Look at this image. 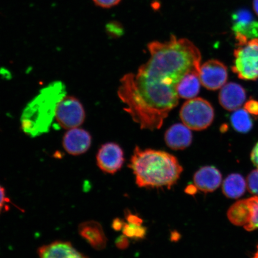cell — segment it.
<instances>
[{
	"mask_svg": "<svg viewBox=\"0 0 258 258\" xmlns=\"http://www.w3.org/2000/svg\"><path fill=\"white\" fill-rule=\"evenodd\" d=\"M148 49L149 59L137 73L122 77L118 95L133 120L153 131L178 105L177 86L187 74L199 72L202 54L191 41L174 35L169 41L148 44Z\"/></svg>",
	"mask_w": 258,
	"mask_h": 258,
	"instance_id": "cell-1",
	"label": "cell"
},
{
	"mask_svg": "<svg viewBox=\"0 0 258 258\" xmlns=\"http://www.w3.org/2000/svg\"><path fill=\"white\" fill-rule=\"evenodd\" d=\"M128 167L133 170L138 186L170 188L183 171L176 157L164 151L135 148Z\"/></svg>",
	"mask_w": 258,
	"mask_h": 258,
	"instance_id": "cell-2",
	"label": "cell"
},
{
	"mask_svg": "<svg viewBox=\"0 0 258 258\" xmlns=\"http://www.w3.org/2000/svg\"><path fill=\"white\" fill-rule=\"evenodd\" d=\"M66 93L61 82H54L43 89L25 109L22 117V128L31 137L46 133L55 117L58 103Z\"/></svg>",
	"mask_w": 258,
	"mask_h": 258,
	"instance_id": "cell-3",
	"label": "cell"
},
{
	"mask_svg": "<svg viewBox=\"0 0 258 258\" xmlns=\"http://www.w3.org/2000/svg\"><path fill=\"white\" fill-rule=\"evenodd\" d=\"M179 115L186 126L191 130L201 131L212 124L215 112L211 103L201 98H195L183 104Z\"/></svg>",
	"mask_w": 258,
	"mask_h": 258,
	"instance_id": "cell-4",
	"label": "cell"
},
{
	"mask_svg": "<svg viewBox=\"0 0 258 258\" xmlns=\"http://www.w3.org/2000/svg\"><path fill=\"white\" fill-rule=\"evenodd\" d=\"M234 56L232 71L238 78L250 81L258 79V38L238 46Z\"/></svg>",
	"mask_w": 258,
	"mask_h": 258,
	"instance_id": "cell-5",
	"label": "cell"
},
{
	"mask_svg": "<svg viewBox=\"0 0 258 258\" xmlns=\"http://www.w3.org/2000/svg\"><path fill=\"white\" fill-rule=\"evenodd\" d=\"M55 118L58 123L64 128L78 127L85 120V108L76 97L64 96L57 104Z\"/></svg>",
	"mask_w": 258,
	"mask_h": 258,
	"instance_id": "cell-6",
	"label": "cell"
},
{
	"mask_svg": "<svg viewBox=\"0 0 258 258\" xmlns=\"http://www.w3.org/2000/svg\"><path fill=\"white\" fill-rule=\"evenodd\" d=\"M233 28L238 46L258 38V21L250 12L246 9L240 10L232 15Z\"/></svg>",
	"mask_w": 258,
	"mask_h": 258,
	"instance_id": "cell-7",
	"label": "cell"
},
{
	"mask_svg": "<svg viewBox=\"0 0 258 258\" xmlns=\"http://www.w3.org/2000/svg\"><path fill=\"white\" fill-rule=\"evenodd\" d=\"M227 67L217 59L209 60L201 64L199 77L202 85L209 90L221 89L228 80Z\"/></svg>",
	"mask_w": 258,
	"mask_h": 258,
	"instance_id": "cell-8",
	"label": "cell"
},
{
	"mask_svg": "<svg viewBox=\"0 0 258 258\" xmlns=\"http://www.w3.org/2000/svg\"><path fill=\"white\" fill-rule=\"evenodd\" d=\"M97 165L102 172L114 174L124 162V153L120 145L114 143L102 145L96 155Z\"/></svg>",
	"mask_w": 258,
	"mask_h": 258,
	"instance_id": "cell-9",
	"label": "cell"
},
{
	"mask_svg": "<svg viewBox=\"0 0 258 258\" xmlns=\"http://www.w3.org/2000/svg\"><path fill=\"white\" fill-rule=\"evenodd\" d=\"M62 144L68 153L79 156L89 150L92 144V137L83 128H71L64 134Z\"/></svg>",
	"mask_w": 258,
	"mask_h": 258,
	"instance_id": "cell-10",
	"label": "cell"
},
{
	"mask_svg": "<svg viewBox=\"0 0 258 258\" xmlns=\"http://www.w3.org/2000/svg\"><path fill=\"white\" fill-rule=\"evenodd\" d=\"M246 100V90L239 84L233 82L225 84L219 94V103L229 111H234L240 108Z\"/></svg>",
	"mask_w": 258,
	"mask_h": 258,
	"instance_id": "cell-11",
	"label": "cell"
},
{
	"mask_svg": "<svg viewBox=\"0 0 258 258\" xmlns=\"http://www.w3.org/2000/svg\"><path fill=\"white\" fill-rule=\"evenodd\" d=\"M40 258H89L80 252L69 241H56L38 250Z\"/></svg>",
	"mask_w": 258,
	"mask_h": 258,
	"instance_id": "cell-12",
	"label": "cell"
},
{
	"mask_svg": "<svg viewBox=\"0 0 258 258\" xmlns=\"http://www.w3.org/2000/svg\"><path fill=\"white\" fill-rule=\"evenodd\" d=\"M79 234L91 246L98 250L104 249L107 238L102 225L95 221H88L80 224L78 228Z\"/></svg>",
	"mask_w": 258,
	"mask_h": 258,
	"instance_id": "cell-13",
	"label": "cell"
},
{
	"mask_svg": "<svg viewBox=\"0 0 258 258\" xmlns=\"http://www.w3.org/2000/svg\"><path fill=\"white\" fill-rule=\"evenodd\" d=\"M194 182L201 191L211 192L215 191L221 184L222 175L214 166L203 167L194 175Z\"/></svg>",
	"mask_w": 258,
	"mask_h": 258,
	"instance_id": "cell-14",
	"label": "cell"
},
{
	"mask_svg": "<svg viewBox=\"0 0 258 258\" xmlns=\"http://www.w3.org/2000/svg\"><path fill=\"white\" fill-rule=\"evenodd\" d=\"M164 140L167 146L174 150H182L192 143L191 129L184 124H175L166 132Z\"/></svg>",
	"mask_w": 258,
	"mask_h": 258,
	"instance_id": "cell-15",
	"label": "cell"
},
{
	"mask_svg": "<svg viewBox=\"0 0 258 258\" xmlns=\"http://www.w3.org/2000/svg\"><path fill=\"white\" fill-rule=\"evenodd\" d=\"M201 82L199 72L187 74L177 86L176 91L179 98L191 99L198 95L201 90Z\"/></svg>",
	"mask_w": 258,
	"mask_h": 258,
	"instance_id": "cell-16",
	"label": "cell"
},
{
	"mask_svg": "<svg viewBox=\"0 0 258 258\" xmlns=\"http://www.w3.org/2000/svg\"><path fill=\"white\" fill-rule=\"evenodd\" d=\"M250 214V199H247L234 203L228 210L227 216L232 224L244 228L249 224Z\"/></svg>",
	"mask_w": 258,
	"mask_h": 258,
	"instance_id": "cell-17",
	"label": "cell"
},
{
	"mask_svg": "<svg viewBox=\"0 0 258 258\" xmlns=\"http://www.w3.org/2000/svg\"><path fill=\"white\" fill-rule=\"evenodd\" d=\"M247 182L243 176L233 173L226 177L222 184V191L226 197L230 199H238L246 191Z\"/></svg>",
	"mask_w": 258,
	"mask_h": 258,
	"instance_id": "cell-18",
	"label": "cell"
},
{
	"mask_svg": "<svg viewBox=\"0 0 258 258\" xmlns=\"http://www.w3.org/2000/svg\"><path fill=\"white\" fill-rule=\"evenodd\" d=\"M246 109H238L231 116L232 126L238 132L246 134L253 127V121Z\"/></svg>",
	"mask_w": 258,
	"mask_h": 258,
	"instance_id": "cell-19",
	"label": "cell"
},
{
	"mask_svg": "<svg viewBox=\"0 0 258 258\" xmlns=\"http://www.w3.org/2000/svg\"><path fill=\"white\" fill-rule=\"evenodd\" d=\"M122 231L125 236L134 239H143L147 234V228L142 225L124 223Z\"/></svg>",
	"mask_w": 258,
	"mask_h": 258,
	"instance_id": "cell-20",
	"label": "cell"
},
{
	"mask_svg": "<svg viewBox=\"0 0 258 258\" xmlns=\"http://www.w3.org/2000/svg\"><path fill=\"white\" fill-rule=\"evenodd\" d=\"M250 203V214L249 224L244 228L245 230L251 231L258 228V196L249 198Z\"/></svg>",
	"mask_w": 258,
	"mask_h": 258,
	"instance_id": "cell-21",
	"label": "cell"
},
{
	"mask_svg": "<svg viewBox=\"0 0 258 258\" xmlns=\"http://www.w3.org/2000/svg\"><path fill=\"white\" fill-rule=\"evenodd\" d=\"M246 182L249 192L254 196H258V169L250 173L247 176Z\"/></svg>",
	"mask_w": 258,
	"mask_h": 258,
	"instance_id": "cell-22",
	"label": "cell"
},
{
	"mask_svg": "<svg viewBox=\"0 0 258 258\" xmlns=\"http://www.w3.org/2000/svg\"><path fill=\"white\" fill-rule=\"evenodd\" d=\"M106 28L108 33L113 37L120 36L122 33V29L120 25L115 22L109 23L106 26Z\"/></svg>",
	"mask_w": 258,
	"mask_h": 258,
	"instance_id": "cell-23",
	"label": "cell"
},
{
	"mask_svg": "<svg viewBox=\"0 0 258 258\" xmlns=\"http://www.w3.org/2000/svg\"><path fill=\"white\" fill-rule=\"evenodd\" d=\"M250 115H258V101L254 99H250L244 104V108Z\"/></svg>",
	"mask_w": 258,
	"mask_h": 258,
	"instance_id": "cell-24",
	"label": "cell"
},
{
	"mask_svg": "<svg viewBox=\"0 0 258 258\" xmlns=\"http://www.w3.org/2000/svg\"><path fill=\"white\" fill-rule=\"evenodd\" d=\"M95 4L102 8H111L117 5L121 0H93Z\"/></svg>",
	"mask_w": 258,
	"mask_h": 258,
	"instance_id": "cell-25",
	"label": "cell"
},
{
	"mask_svg": "<svg viewBox=\"0 0 258 258\" xmlns=\"http://www.w3.org/2000/svg\"><path fill=\"white\" fill-rule=\"evenodd\" d=\"M115 246L119 249L124 250L127 249L129 246V240L128 237L125 235H121L117 238L115 242Z\"/></svg>",
	"mask_w": 258,
	"mask_h": 258,
	"instance_id": "cell-26",
	"label": "cell"
},
{
	"mask_svg": "<svg viewBox=\"0 0 258 258\" xmlns=\"http://www.w3.org/2000/svg\"><path fill=\"white\" fill-rule=\"evenodd\" d=\"M10 202V200L6 196V189L4 187L0 185V214L5 208L6 203Z\"/></svg>",
	"mask_w": 258,
	"mask_h": 258,
	"instance_id": "cell-27",
	"label": "cell"
},
{
	"mask_svg": "<svg viewBox=\"0 0 258 258\" xmlns=\"http://www.w3.org/2000/svg\"><path fill=\"white\" fill-rule=\"evenodd\" d=\"M128 223L135 225H142L143 223V219L140 218L137 215L131 214L130 212H128L125 214Z\"/></svg>",
	"mask_w": 258,
	"mask_h": 258,
	"instance_id": "cell-28",
	"label": "cell"
},
{
	"mask_svg": "<svg viewBox=\"0 0 258 258\" xmlns=\"http://www.w3.org/2000/svg\"><path fill=\"white\" fill-rule=\"evenodd\" d=\"M251 160L254 166L258 169V143L254 145L251 153Z\"/></svg>",
	"mask_w": 258,
	"mask_h": 258,
	"instance_id": "cell-29",
	"label": "cell"
},
{
	"mask_svg": "<svg viewBox=\"0 0 258 258\" xmlns=\"http://www.w3.org/2000/svg\"><path fill=\"white\" fill-rule=\"evenodd\" d=\"M124 225V222L120 219H115L112 222V227L115 231H120L122 230Z\"/></svg>",
	"mask_w": 258,
	"mask_h": 258,
	"instance_id": "cell-30",
	"label": "cell"
},
{
	"mask_svg": "<svg viewBox=\"0 0 258 258\" xmlns=\"http://www.w3.org/2000/svg\"><path fill=\"white\" fill-rule=\"evenodd\" d=\"M198 189L195 185H190L186 186L185 192L189 195H195Z\"/></svg>",
	"mask_w": 258,
	"mask_h": 258,
	"instance_id": "cell-31",
	"label": "cell"
},
{
	"mask_svg": "<svg viewBox=\"0 0 258 258\" xmlns=\"http://www.w3.org/2000/svg\"><path fill=\"white\" fill-rule=\"evenodd\" d=\"M253 7L254 12L258 16V0H253Z\"/></svg>",
	"mask_w": 258,
	"mask_h": 258,
	"instance_id": "cell-32",
	"label": "cell"
},
{
	"mask_svg": "<svg viewBox=\"0 0 258 258\" xmlns=\"http://www.w3.org/2000/svg\"><path fill=\"white\" fill-rule=\"evenodd\" d=\"M253 258H258V250H257V251L255 254V256H254V257Z\"/></svg>",
	"mask_w": 258,
	"mask_h": 258,
	"instance_id": "cell-33",
	"label": "cell"
}]
</instances>
